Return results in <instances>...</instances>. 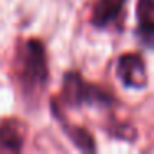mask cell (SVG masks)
Masks as SVG:
<instances>
[{
	"label": "cell",
	"instance_id": "1",
	"mask_svg": "<svg viewBox=\"0 0 154 154\" xmlns=\"http://www.w3.org/2000/svg\"><path fill=\"white\" fill-rule=\"evenodd\" d=\"M63 96L68 104L71 106H80V104H100V106H109L111 96L100 88L88 85L83 81L76 73H68L65 78Z\"/></svg>",
	"mask_w": 154,
	"mask_h": 154
},
{
	"label": "cell",
	"instance_id": "2",
	"mask_svg": "<svg viewBox=\"0 0 154 154\" xmlns=\"http://www.w3.org/2000/svg\"><path fill=\"white\" fill-rule=\"evenodd\" d=\"M22 81L28 88H37L47 81L45 50L38 40H30L25 47V55L22 61Z\"/></svg>",
	"mask_w": 154,
	"mask_h": 154
},
{
	"label": "cell",
	"instance_id": "3",
	"mask_svg": "<svg viewBox=\"0 0 154 154\" xmlns=\"http://www.w3.org/2000/svg\"><path fill=\"white\" fill-rule=\"evenodd\" d=\"M118 76L123 81L126 86L129 88H144L147 83V76H146V66L144 61L139 55L136 53H128L118 60Z\"/></svg>",
	"mask_w": 154,
	"mask_h": 154
},
{
	"label": "cell",
	"instance_id": "4",
	"mask_svg": "<svg viewBox=\"0 0 154 154\" xmlns=\"http://www.w3.org/2000/svg\"><path fill=\"white\" fill-rule=\"evenodd\" d=\"M137 35L143 43L154 48V0H139L137 2Z\"/></svg>",
	"mask_w": 154,
	"mask_h": 154
},
{
	"label": "cell",
	"instance_id": "5",
	"mask_svg": "<svg viewBox=\"0 0 154 154\" xmlns=\"http://www.w3.org/2000/svg\"><path fill=\"white\" fill-rule=\"evenodd\" d=\"M126 0H98L94 5L91 22L96 27H106L111 22L118 18V15L123 10V5Z\"/></svg>",
	"mask_w": 154,
	"mask_h": 154
},
{
	"label": "cell",
	"instance_id": "6",
	"mask_svg": "<svg viewBox=\"0 0 154 154\" xmlns=\"http://www.w3.org/2000/svg\"><path fill=\"white\" fill-rule=\"evenodd\" d=\"M23 137L17 126L4 124L0 126V152H17L20 151Z\"/></svg>",
	"mask_w": 154,
	"mask_h": 154
},
{
	"label": "cell",
	"instance_id": "7",
	"mask_svg": "<svg viewBox=\"0 0 154 154\" xmlns=\"http://www.w3.org/2000/svg\"><path fill=\"white\" fill-rule=\"evenodd\" d=\"M70 137L73 139V143L76 144L80 149L83 151H94V143H93V137L88 131L81 129V128H73V129L68 131Z\"/></svg>",
	"mask_w": 154,
	"mask_h": 154
}]
</instances>
